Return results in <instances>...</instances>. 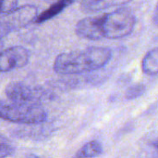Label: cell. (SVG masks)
Instances as JSON below:
<instances>
[{
    "label": "cell",
    "mask_w": 158,
    "mask_h": 158,
    "mask_svg": "<svg viewBox=\"0 0 158 158\" xmlns=\"http://www.w3.org/2000/svg\"><path fill=\"white\" fill-rule=\"evenodd\" d=\"M15 152L13 145L5 137L0 135V158H6L12 156Z\"/></svg>",
    "instance_id": "obj_12"
},
{
    "label": "cell",
    "mask_w": 158,
    "mask_h": 158,
    "mask_svg": "<svg viewBox=\"0 0 158 158\" xmlns=\"http://www.w3.org/2000/svg\"><path fill=\"white\" fill-rule=\"evenodd\" d=\"M18 7V0H0V15L6 14Z\"/></svg>",
    "instance_id": "obj_13"
},
{
    "label": "cell",
    "mask_w": 158,
    "mask_h": 158,
    "mask_svg": "<svg viewBox=\"0 0 158 158\" xmlns=\"http://www.w3.org/2000/svg\"><path fill=\"white\" fill-rule=\"evenodd\" d=\"M146 90V87L143 84H137L126 90L125 98L127 100H134L136 98L141 97Z\"/></svg>",
    "instance_id": "obj_11"
},
{
    "label": "cell",
    "mask_w": 158,
    "mask_h": 158,
    "mask_svg": "<svg viewBox=\"0 0 158 158\" xmlns=\"http://www.w3.org/2000/svg\"><path fill=\"white\" fill-rule=\"evenodd\" d=\"M9 34V32L6 29V27L2 24V22L0 21V40L3 38V37H5L6 34Z\"/></svg>",
    "instance_id": "obj_14"
},
{
    "label": "cell",
    "mask_w": 158,
    "mask_h": 158,
    "mask_svg": "<svg viewBox=\"0 0 158 158\" xmlns=\"http://www.w3.org/2000/svg\"><path fill=\"white\" fill-rule=\"evenodd\" d=\"M37 15L38 11L36 7L32 5H25L17 7L12 11L1 15L0 21L10 33L35 21Z\"/></svg>",
    "instance_id": "obj_5"
},
{
    "label": "cell",
    "mask_w": 158,
    "mask_h": 158,
    "mask_svg": "<svg viewBox=\"0 0 158 158\" xmlns=\"http://www.w3.org/2000/svg\"><path fill=\"white\" fill-rule=\"evenodd\" d=\"M46 118L47 114L40 104L0 101V119L19 124L36 125L44 123Z\"/></svg>",
    "instance_id": "obj_3"
},
{
    "label": "cell",
    "mask_w": 158,
    "mask_h": 158,
    "mask_svg": "<svg viewBox=\"0 0 158 158\" xmlns=\"http://www.w3.org/2000/svg\"><path fill=\"white\" fill-rule=\"evenodd\" d=\"M142 70L147 75L156 76L158 72V51L157 47L149 50L143 59Z\"/></svg>",
    "instance_id": "obj_9"
},
{
    "label": "cell",
    "mask_w": 158,
    "mask_h": 158,
    "mask_svg": "<svg viewBox=\"0 0 158 158\" xmlns=\"http://www.w3.org/2000/svg\"><path fill=\"white\" fill-rule=\"evenodd\" d=\"M131 0H81L80 7L85 13H93L109 7H121Z\"/></svg>",
    "instance_id": "obj_7"
},
{
    "label": "cell",
    "mask_w": 158,
    "mask_h": 158,
    "mask_svg": "<svg viewBox=\"0 0 158 158\" xmlns=\"http://www.w3.org/2000/svg\"><path fill=\"white\" fill-rule=\"evenodd\" d=\"M5 94L11 102L39 104L45 99L46 94L40 88L32 87L22 82H11L5 88Z\"/></svg>",
    "instance_id": "obj_4"
},
{
    "label": "cell",
    "mask_w": 158,
    "mask_h": 158,
    "mask_svg": "<svg viewBox=\"0 0 158 158\" xmlns=\"http://www.w3.org/2000/svg\"><path fill=\"white\" fill-rule=\"evenodd\" d=\"M103 154V146L98 141L85 143L76 154V158H94Z\"/></svg>",
    "instance_id": "obj_10"
},
{
    "label": "cell",
    "mask_w": 158,
    "mask_h": 158,
    "mask_svg": "<svg viewBox=\"0 0 158 158\" xmlns=\"http://www.w3.org/2000/svg\"><path fill=\"white\" fill-rule=\"evenodd\" d=\"M75 0H58L57 2L54 3L52 6H50L47 9L44 10L42 13L38 14L35 21L36 23H43L46 20H51L52 18L57 16L59 13H61L67 7H69L70 4H72Z\"/></svg>",
    "instance_id": "obj_8"
},
{
    "label": "cell",
    "mask_w": 158,
    "mask_h": 158,
    "mask_svg": "<svg viewBox=\"0 0 158 158\" xmlns=\"http://www.w3.org/2000/svg\"><path fill=\"white\" fill-rule=\"evenodd\" d=\"M30 61V52L21 46H14L0 51V73H6L26 66Z\"/></svg>",
    "instance_id": "obj_6"
},
{
    "label": "cell",
    "mask_w": 158,
    "mask_h": 158,
    "mask_svg": "<svg viewBox=\"0 0 158 158\" xmlns=\"http://www.w3.org/2000/svg\"><path fill=\"white\" fill-rule=\"evenodd\" d=\"M112 58V50L106 47H89L60 53L54 61V71L62 75L93 72L106 66Z\"/></svg>",
    "instance_id": "obj_2"
},
{
    "label": "cell",
    "mask_w": 158,
    "mask_h": 158,
    "mask_svg": "<svg viewBox=\"0 0 158 158\" xmlns=\"http://www.w3.org/2000/svg\"><path fill=\"white\" fill-rule=\"evenodd\" d=\"M23 158H40L38 156L34 155V154H29L27 156H25Z\"/></svg>",
    "instance_id": "obj_15"
},
{
    "label": "cell",
    "mask_w": 158,
    "mask_h": 158,
    "mask_svg": "<svg viewBox=\"0 0 158 158\" xmlns=\"http://www.w3.org/2000/svg\"><path fill=\"white\" fill-rule=\"evenodd\" d=\"M136 19L129 7H119L102 16L86 17L79 20L76 34L87 40L120 39L130 35L135 27Z\"/></svg>",
    "instance_id": "obj_1"
}]
</instances>
